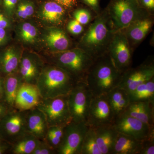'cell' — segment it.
<instances>
[{
	"label": "cell",
	"instance_id": "obj_27",
	"mask_svg": "<svg viewBox=\"0 0 154 154\" xmlns=\"http://www.w3.org/2000/svg\"><path fill=\"white\" fill-rule=\"evenodd\" d=\"M20 59L17 50L13 48L7 49L2 58V68L4 72L9 75L18 72Z\"/></svg>",
	"mask_w": 154,
	"mask_h": 154
},
{
	"label": "cell",
	"instance_id": "obj_31",
	"mask_svg": "<svg viewBox=\"0 0 154 154\" xmlns=\"http://www.w3.org/2000/svg\"><path fill=\"white\" fill-rule=\"evenodd\" d=\"M74 17L75 20L82 25L88 24L91 21L92 17L90 11L85 9H80L75 11Z\"/></svg>",
	"mask_w": 154,
	"mask_h": 154
},
{
	"label": "cell",
	"instance_id": "obj_34",
	"mask_svg": "<svg viewBox=\"0 0 154 154\" xmlns=\"http://www.w3.org/2000/svg\"><path fill=\"white\" fill-rule=\"evenodd\" d=\"M67 29L69 32L72 34L77 35L82 33L84 28L81 23L75 19L69 22L67 25Z\"/></svg>",
	"mask_w": 154,
	"mask_h": 154
},
{
	"label": "cell",
	"instance_id": "obj_10",
	"mask_svg": "<svg viewBox=\"0 0 154 154\" xmlns=\"http://www.w3.org/2000/svg\"><path fill=\"white\" fill-rule=\"evenodd\" d=\"M115 116L107 95L94 96L91 101L87 124L96 128L113 124Z\"/></svg>",
	"mask_w": 154,
	"mask_h": 154
},
{
	"label": "cell",
	"instance_id": "obj_25",
	"mask_svg": "<svg viewBox=\"0 0 154 154\" xmlns=\"http://www.w3.org/2000/svg\"><path fill=\"white\" fill-rule=\"evenodd\" d=\"M128 94L131 102H147L154 103V77L139 85Z\"/></svg>",
	"mask_w": 154,
	"mask_h": 154
},
{
	"label": "cell",
	"instance_id": "obj_30",
	"mask_svg": "<svg viewBox=\"0 0 154 154\" xmlns=\"http://www.w3.org/2000/svg\"><path fill=\"white\" fill-rule=\"evenodd\" d=\"M34 3L30 0H21L17 4V14L19 18L26 19L33 15L34 12Z\"/></svg>",
	"mask_w": 154,
	"mask_h": 154
},
{
	"label": "cell",
	"instance_id": "obj_39",
	"mask_svg": "<svg viewBox=\"0 0 154 154\" xmlns=\"http://www.w3.org/2000/svg\"><path fill=\"white\" fill-rule=\"evenodd\" d=\"M84 2L90 6V7L92 8L94 10H96L98 8V0H83Z\"/></svg>",
	"mask_w": 154,
	"mask_h": 154
},
{
	"label": "cell",
	"instance_id": "obj_3",
	"mask_svg": "<svg viewBox=\"0 0 154 154\" xmlns=\"http://www.w3.org/2000/svg\"><path fill=\"white\" fill-rule=\"evenodd\" d=\"M79 82L56 66L42 69L36 85L42 99L67 96Z\"/></svg>",
	"mask_w": 154,
	"mask_h": 154
},
{
	"label": "cell",
	"instance_id": "obj_13",
	"mask_svg": "<svg viewBox=\"0 0 154 154\" xmlns=\"http://www.w3.org/2000/svg\"><path fill=\"white\" fill-rule=\"evenodd\" d=\"M154 77L153 63H144L135 68L130 67L125 71L119 87L129 93L139 85Z\"/></svg>",
	"mask_w": 154,
	"mask_h": 154
},
{
	"label": "cell",
	"instance_id": "obj_29",
	"mask_svg": "<svg viewBox=\"0 0 154 154\" xmlns=\"http://www.w3.org/2000/svg\"><path fill=\"white\" fill-rule=\"evenodd\" d=\"M19 33L20 38L26 43H33L37 38V29L35 26L28 22L20 25Z\"/></svg>",
	"mask_w": 154,
	"mask_h": 154
},
{
	"label": "cell",
	"instance_id": "obj_35",
	"mask_svg": "<svg viewBox=\"0 0 154 154\" xmlns=\"http://www.w3.org/2000/svg\"><path fill=\"white\" fill-rule=\"evenodd\" d=\"M3 5L9 14H12L17 8L18 0H3Z\"/></svg>",
	"mask_w": 154,
	"mask_h": 154
},
{
	"label": "cell",
	"instance_id": "obj_17",
	"mask_svg": "<svg viewBox=\"0 0 154 154\" xmlns=\"http://www.w3.org/2000/svg\"><path fill=\"white\" fill-rule=\"evenodd\" d=\"M43 69L38 60L27 56L20 59L18 72L24 82L36 85Z\"/></svg>",
	"mask_w": 154,
	"mask_h": 154
},
{
	"label": "cell",
	"instance_id": "obj_9",
	"mask_svg": "<svg viewBox=\"0 0 154 154\" xmlns=\"http://www.w3.org/2000/svg\"><path fill=\"white\" fill-rule=\"evenodd\" d=\"M88 128L85 122H71L65 127L62 141L57 154H81L83 140Z\"/></svg>",
	"mask_w": 154,
	"mask_h": 154
},
{
	"label": "cell",
	"instance_id": "obj_4",
	"mask_svg": "<svg viewBox=\"0 0 154 154\" xmlns=\"http://www.w3.org/2000/svg\"><path fill=\"white\" fill-rule=\"evenodd\" d=\"M94 59L79 48L58 52L55 65L68 73L78 82L86 83V79Z\"/></svg>",
	"mask_w": 154,
	"mask_h": 154
},
{
	"label": "cell",
	"instance_id": "obj_22",
	"mask_svg": "<svg viewBox=\"0 0 154 154\" xmlns=\"http://www.w3.org/2000/svg\"><path fill=\"white\" fill-rule=\"evenodd\" d=\"M142 140L118 133L112 154H139Z\"/></svg>",
	"mask_w": 154,
	"mask_h": 154
},
{
	"label": "cell",
	"instance_id": "obj_14",
	"mask_svg": "<svg viewBox=\"0 0 154 154\" xmlns=\"http://www.w3.org/2000/svg\"><path fill=\"white\" fill-rule=\"evenodd\" d=\"M42 100L36 85L23 82L17 93L14 107L19 110L26 111L37 107Z\"/></svg>",
	"mask_w": 154,
	"mask_h": 154
},
{
	"label": "cell",
	"instance_id": "obj_16",
	"mask_svg": "<svg viewBox=\"0 0 154 154\" xmlns=\"http://www.w3.org/2000/svg\"><path fill=\"white\" fill-rule=\"evenodd\" d=\"M153 21L149 17L137 20L122 30L131 47L140 43L148 34L153 26Z\"/></svg>",
	"mask_w": 154,
	"mask_h": 154
},
{
	"label": "cell",
	"instance_id": "obj_20",
	"mask_svg": "<svg viewBox=\"0 0 154 154\" xmlns=\"http://www.w3.org/2000/svg\"><path fill=\"white\" fill-rule=\"evenodd\" d=\"M106 95L115 118L124 113L131 103L128 92L118 86L113 88Z\"/></svg>",
	"mask_w": 154,
	"mask_h": 154
},
{
	"label": "cell",
	"instance_id": "obj_38",
	"mask_svg": "<svg viewBox=\"0 0 154 154\" xmlns=\"http://www.w3.org/2000/svg\"><path fill=\"white\" fill-rule=\"evenodd\" d=\"M143 8L148 11H153L154 0H140Z\"/></svg>",
	"mask_w": 154,
	"mask_h": 154
},
{
	"label": "cell",
	"instance_id": "obj_12",
	"mask_svg": "<svg viewBox=\"0 0 154 154\" xmlns=\"http://www.w3.org/2000/svg\"><path fill=\"white\" fill-rule=\"evenodd\" d=\"M113 125L118 133L139 140H143L154 134V128L125 113L115 117Z\"/></svg>",
	"mask_w": 154,
	"mask_h": 154
},
{
	"label": "cell",
	"instance_id": "obj_15",
	"mask_svg": "<svg viewBox=\"0 0 154 154\" xmlns=\"http://www.w3.org/2000/svg\"><path fill=\"white\" fill-rule=\"evenodd\" d=\"M26 132L38 139L44 140L48 126L44 114L37 107L27 110Z\"/></svg>",
	"mask_w": 154,
	"mask_h": 154
},
{
	"label": "cell",
	"instance_id": "obj_23",
	"mask_svg": "<svg viewBox=\"0 0 154 154\" xmlns=\"http://www.w3.org/2000/svg\"><path fill=\"white\" fill-rule=\"evenodd\" d=\"M65 15L64 8L55 2L44 3L40 11V16L43 20L56 25L62 22Z\"/></svg>",
	"mask_w": 154,
	"mask_h": 154
},
{
	"label": "cell",
	"instance_id": "obj_8",
	"mask_svg": "<svg viewBox=\"0 0 154 154\" xmlns=\"http://www.w3.org/2000/svg\"><path fill=\"white\" fill-rule=\"evenodd\" d=\"M107 53L116 69L121 72L131 67L132 48L124 32L115 31L110 42Z\"/></svg>",
	"mask_w": 154,
	"mask_h": 154
},
{
	"label": "cell",
	"instance_id": "obj_1",
	"mask_svg": "<svg viewBox=\"0 0 154 154\" xmlns=\"http://www.w3.org/2000/svg\"><path fill=\"white\" fill-rule=\"evenodd\" d=\"M116 30L107 11L100 14L82 36L79 48L95 60L107 53Z\"/></svg>",
	"mask_w": 154,
	"mask_h": 154
},
{
	"label": "cell",
	"instance_id": "obj_41",
	"mask_svg": "<svg viewBox=\"0 0 154 154\" xmlns=\"http://www.w3.org/2000/svg\"><path fill=\"white\" fill-rule=\"evenodd\" d=\"M12 145L8 143L7 144H2L0 143V154L4 153L6 151L11 150Z\"/></svg>",
	"mask_w": 154,
	"mask_h": 154
},
{
	"label": "cell",
	"instance_id": "obj_26",
	"mask_svg": "<svg viewBox=\"0 0 154 154\" xmlns=\"http://www.w3.org/2000/svg\"><path fill=\"white\" fill-rule=\"evenodd\" d=\"M40 140L27 133L12 144L10 150L11 153L32 154Z\"/></svg>",
	"mask_w": 154,
	"mask_h": 154
},
{
	"label": "cell",
	"instance_id": "obj_33",
	"mask_svg": "<svg viewBox=\"0 0 154 154\" xmlns=\"http://www.w3.org/2000/svg\"><path fill=\"white\" fill-rule=\"evenodd\" d=\"M56 151L48 144L45 140L39 141V143L32 154H55Z\"/></svg>",
	"mask_w": 154,
	"mask_h": 154
},
{
	"label": "cell",
	"instance_id": "obj_36",
	"mask_svg": "<svg viewBox=\"0 0 154 154\" xmlns=\"http://www.w3.org/2000/svg\"><path fill=\"white\" fill-rule=\"evenodd\" d=\"M56 2L63 8H70L75 5L77 0H54Z\"/></svg>",
	"mask_w": 154,
	"mask_h": 154
},
{
	"label": "cell",
	"instance_id": "obj_7",
	"mask_svg": "<svg viewBox=\"0 0 154 154\" xmlns=\"http://www.w3.org/2000/svg\"><path fill=\"white\" fill-rule=\"evenodd\" d=\"M36 107L44 114L48 127L66 125L72 121L68 103V95L42 99Z\"/></svg>",
	"mask_w": 154,
	"mask_h": 154
},
{
	"label": "cell",
	"instance_id": "obj_24",
	"mask_svg": "<svg viewBox=\"0 0 154 154\" xmlns=\"http://www.w3.org/2000/svg\"><path fill=\"white\" fill-rule=\"evenodd\" d=\"M24 82L17 72L8 75L4 83L5 102L12 107H14L15 100L21 85Z\"/></svg>",
	"mask_w": 154,
	"mask_h": 154
},
{
	"label": "cell",
	"instance_id": "obj_37",
	"mask_svg": "<svg viewBox=\"0 0 154 154\" xmlns=\"http://www.w3.org/2000/svg\"><path fill=\"white\" fill-rule=\"evenodd\" d=\"M14 107H11L7 103L3 104L0 103V119H2L9 111Z\"/></svg>",
	"mask_w": 154,
	"mask_h": 154
},
{
	"label": "cell",
	"instance_id": "obj_5",
	"mask_svg": "<svg viewBox=\"0 0 154 154\" xmlns=\"http://www.w3.org/2000/svg\"><path fill=\"white\" fill-rule=\"evenodd\" d=\"M107 12L116 31L123 30L137 20L149 17L137 0H113Z\"/></svg>",
	"mask_w": 154,
	"mask_h": 154
},
{
	"label": "cell",
	"instance_id": "obj_6",
	"mask_svg": "<svg viewBox=\"0 0 154 154\" xmlns=\"http://www.w3.org/2000/svg\"><path fill=\"white\" fill-rule=\"evenodd\" d=\"M93 96L86 83H77L68 95V103L72 121L87 124Z\"/></svg>",
	"mask_w": 154,
	"mask_h": 154
},
{
	"label": "cell",
	"instance_id": "obj_2",
	"mask_svg": "<svg viewBox=\"0 0 154 154\" xmlns=\"http://www.w3.org/2000/svg\"><path fill=\"white\" fill-rule=\"evenodd\" d=\"M123 73L119 71L108 53L94 60L86 83L94 96L106 95L119 86Z\"/></svg>",
	"mask_w": 154,
	"mask_h": 154
},
{
	"label": "cell",
	"instance_id": "obj_32",
	"mask_svg": "<svg viewBox=\"0 0 154 154\" xmlns=\"http://www.w3.org/2000/svg\"><path fill=\"white\" fill-rule=\"evenodd\" d=\"M139 154H154V134L142 140Z\"/></svg>",
	"mask_w": 154,
	"mask_h": 154
},
{
	"label": "cell",
	"instance_id": "obj_18",
	"mask_svg": "<svg viewBox=\"0 0 154 154\" xmlns=\"http://www.w3.org/2000/svg\"><path fill=\"white\" fill-rule=\"evenodd\" d=\"M124 113L137 119L151 127L154 128V103L131 102Z\"/></svg>",
	"mask_w": 154,
	"mask_h": 154
},
{
	"label": "cell",
	"instance_id": "obj_11",
	"mask_svg": "<svg viewBox=\"0 0 154 154\" xmlns=\"http://www.w3.org/2000/svg\"><path fill=\"white\" fill-rule=\"evenodd\" d=\"M26 111L13 108L2 119L1 128L7 142L13 144L27 133Z\"/></svg>",
	"mask_w": 154,
	"mask_h": 154
},
{
	"label": "cell",
	"instance_id": "obj_40",
	"mask_svg": "<svg viewBox=\"0 0 154 154\" xmlns=\"http://www.w3.org/2000/svg\"><path fill=\"white\" fill-rule=\"evenodd\" d=\"M9 25L8 21L4 17L2 14H0V28H5Z\"/></svg>",
	"mask_w": 154,
	"mask_h": 154
},
{
	"label": "cell",
	"instance_id": "obj_43",
	"mask_svg": "<svg viewBox=\"0 0 154 154\" xmlns=\"http://www.w3.org/2000/svg\"><path fill=\"white\" fill-rule=\"evenodd\" d=\"M5 99V93H4V86L2 81L0 80V99Z\"/></svg>",
	"mask_w": 154,
	"mask_h": 154
},
{
	"label": "cell",
	"instance_id": "obj_28",
	"mask_svg": "<svg viewBox=\"0 0 154 154\" xmlns=\"http://www.w3.org/2000/svg\"><path fill=\"white\" fill-rule=\"evenodd\" d=\"M81 154H102L97 144L95 128L88 127L83 140Z\"/></svg>",
	"mask_w": 154,
	"mask_h": 154
},
{
	"label": "cell",
	"instance_id": "obj_21",
	"mask_svg": "<svg viewBox=\"0 0 154 154\" xmlns=\"http://www.w3.org/2000/svg\"><path fill=\"white\" fill-rule=\"evenodd\" d=\"M45 39L48 47L56 52L67 50L70 44L65 31L57 27L49 28L45 34Z\"/></svg>",
	"mask_w": 154,
	"mask_h": 154
},
{
	"label": "cell",
	"instance_id": "obj_42",
	"mask_svg": "<svg viewBox=\"0 0 154 154\" xmlns=\"http://www.w3.org/2000/svg\"><path fill=\"white\" fill-rule=\"evenodd\" d=\"M6 36V31L4 28H0V43L2 42Z\"/></svg>",
	"mask_w": 154,
	"mask_h": 154
},
{
	"label": "cell",
	"instance_id": "obj_19",
	"mask_svg": "<svg viewBox=\"0 0 154 154\" xmlns=\"http://www.w3.org/2000/svg\"><path fill=\"white\" fill-rule=\"evenodd\" d=\"M96 140L102 154H112L118 132L113 124L94 128Z\"/></svg>",
	"mask_w": 154,
	"mask_h": 154
}]
</instances>
